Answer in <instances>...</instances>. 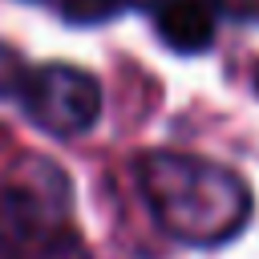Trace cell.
Segmentation results:
<instances>
[{"label": "cell", "instance_id": "cell-3", "mask_svg": "<svg viewBox=\"0 0 259 259\" xmlns=\"http://www.w3.org/2000/svg\"><path fill=\"white\" fill-rule=\"evenodd\" d=\"M69 20H105L121 8V0H61Z\"/></svg>", "mask_w": 259, "mask_h": 259}, {"label": "cell", "instance_id": "cell-1", "mask_svg": "<svg viewBox=\"0 0 259 259\" xmlns=\"http://www.w3.org/2000/svg\"><path fill=\"white\" fill-rule=\"evenodd\" d=\"M24 105L40 130L73 138V134L93 130L101 113V85L93 81V73L77 65H45L28 77Z\"/></svg>", "mask_w": 259, "mask_h": 259}, {"label": "cell", "instance_id": "cell-2", "mask_svg": "<svg viewBox=\"0 0 259 259\" xmlns=\"http://www.w3.org/2000/svg\"><path fill=\"white\" fill-rule=\"evenodd\" d=\"M158 32L178 53H198L214 40V12L202 0H170L158 8Z\"/></svg>", "mask_w": 259, "mask_h": 259}]
</instances>
